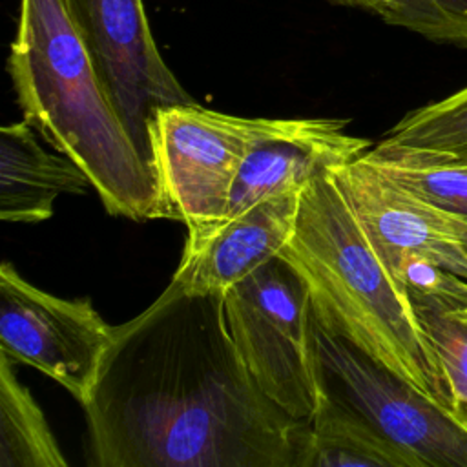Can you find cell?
I'll return each instance as SVG.
<instances>
[{"instance_id": "obj_10", "label": "cell", "mask_w": 467, "mask_h": 467, "mask_svg": "<svg viewBox=\"0 0 467 467\" xmlns=\"http://www.w3.org/2000/svg\"><path fill=\"white\" fill-rule=\"evenodd\" d=\"M348 120L306 117L277 119L244 157L234 182L226 217H235L265 197L301 192L314 179L361 157L372 142L345 133Z\"/></svg>"}, {"instance_id": "obj_20", "label": "cell", "mask_w": 467, "mask_h": 467, "mask_svg": "<svg viewBox=\"0 0 467 467\" xmlns=\"http://www.w3.org/2000/svg\"><path fill=\"white\" fill-rule=\"evenodd\" d=\"M451 312V310H449ZM451 314H454L456 317H460V319H463V321H467V306L465 308H462V310H456V312H451Z\"/></svg>"}, {"instance_id": "obj_9", "label": "cell", "mask_w": 467, "mask_h": 467, "mask_svg": "<svg viewBox=\"0 0 467 467\" xmlns=\"http://www.w3.org/2000/svg\"><path fill=\"white\" fill-rule=\"evenodd\" d=\"M330 175L392 275L403 257L421 255L467 279V217L425 202L363 157Z\"/></svg>"}, {"instance_id": "obj_5", "label": "cell", "mask_w": 467, "mask_h": 467, "mask_svg": "<svg viewBox=\"0 0 467 467\" xmlns=\"http://www.w3.org/2000/svg\"><path fill=\"white\" fill-rule=\"evenodd\" d=\"M277 119H246L177 104L155 111L150 124L151 166L168 219L197 235L226 217L230 193L252 146Z\"/></svg>"}, {"instance_id": "obj_16", "label": "cell", "mask_w": 467, "mask_h": 467, "mask_svg": "<svg viewBox=\"0 0 467 467\" xmlns=\"http://www.w3.org/2000/svg\"><path fill=\"white\" fill-rule=\"evenodd\" d=\"M383 139L467 162V86L409 111Z\"/></svg>"}, {"instance_id": "obj_1", "label": "cell", "mask_w": 467, "mask_h": 467, "mask_svg": "<svg viewBox=\"0 0 467 467\" xmlns=\"http://www.w3.org/2000/svg\"><path fill=\"white\" fill-rule=\"evenodd\" d=\"M82 407L99 467H296L308 429L254 381L223 296L175 281L115 327Z\"/></svg>"}, {"instance_id": "obj_18", "label": "cell", "mask_w": 467, "mask_h": 467, "mask_svg": "<svg viewBox=\"0 0 467 467\" xmlns=\"http://www.w3.org/2000/svg\"><path fill=\"white\" fill-rule=\"evenodd\" d=\"M387 24L441 46L467 49V0H390Z\"/></svg>"}, {"instance_id": "obj_12", "label": "cell", "mask_w": 467, "mask_h": 467, "mask_svg": "<svg viewBox=\"0 0 467 467\" xmlns=\"http://www.w3.org/2000/svg\"><path fill=\"white\" fill-rule=\"evenodd\" d=\"M27 122L0 130V219L35 224L53 215L60 195H82L93 190L88 175L55 148L38 140Z\"/></svg>"}, {"instance_id": "obj_8", "label": "cell", "mask_w": 467, "mask_h": 467, "mask_svg": "<svg viewBox=\"0 0 467 467\" xmlns=\"http://www.w3.org/2000/svg\"><path fill=\"white\" fill-rule=\"evenodd\" d=\"M69 5L133 142L151 164L155 111L195 102L193 97L164 62L142 0H69Z\"/></svg>"}, {"instance_id": "obj_15", "label": "cell", "mask_w": 467, "mask_h": 467, "mask_svg": "<svg viewBox=\"0 0 467 467\" xmlns=\"http://www.w3.org/2000/svg\"><path fill=\"white\" fill-rule=\"evenodd\" d=\"M13 365L0 352V467H66L42 409Z\"/></svg>"}, {"instance_id": "obj_3", "label": "cell", "mask_w": 467, "mask_h": 467, "mask_svg": "<svg viewBox=\"0 0 467 467\" xmlns=\"http://www.w3.org/2000/svg\"><path fill=\"white\" fill-rule=\"evenodd\" d=\"M303 279L312 314L374 361L451 412V394L407 288L365 235L330 173L301 192L297 223L281 248Z\"/></svg>"}, {"instance_id": "obj_11", "label": "cell", "mask_w": 467, "mask_h": 467, "mask_svg": "<svg viewBox=\"0 0 467 467\" xmlns=\"http://www.w3.org/2000/svg\"><path fill=\"white\" fill-rule=\"evenodd\" d=\"M301 192L265 197L235 217L223 219L197 235H186L171 281L190 294L224 296L279 255L296 230Z\"/></svg>"}, {"instance_id": "obj_2", "label": "cell", "mask_w": 467, "mask_h": 467, "mask_svg": "<svg viewBox=\"0 0 467 467\" xmlns=\"http://www.w3.org/2000/svg\"><path fill=\"white\" fill-rule=\"evenodd\" d=\"M7 73L24 120L88 175L108 213L168 219L155 171L119 113L69 0H20Z\"/></svg>"}, {"instance_id": "obj_4", "label": "cell", "mask_w": 467, "mask_h": 467, "mask_svg": "<svg viewBox=\"0 0 467 467\" xmlns=\"http://www.w3.org/2000/svg\"><path fill=\"white\" fill-rule=\"evenodd\" d=\"M223 303L232 341L254 381L286 414L308 421L325 389L299 274L277 255L228 288Z\"/></svg>"}, {"instance_id": "obj_19", "label": "cell", "mask_w": 467, "mask_h": 467, "mask_svg": "<svg viewBox=\"0 0 467 467\" xmlns=\"http://www.w3.org/2000/svg\"><path fill=\"white\" fill-rule=\"evenodd\" d=\"M330 2L339 4V5H347V7L365 9L368 13L378 15L383 22H387L390 18V13H392V2L390 0H330Z\"/></svg>"}, {"instance_id": "obj_17", "label": "cell", "mask_w": 467, "mask_h": 467, "mask_svg": "<svg viewBox=\"0 0 467 467\" xmlns=\"http://www.w3.org/2000/svg\"><path fill=\"white\" fill-rule=\"evenodd\" d=\"M409 297L445 376L451 414L467 427V321L432 297L418 294H409Z\"/></svg>"}, {"instance_id": "obj_7", "label": "cell", "mask_w": 467, "mask_h": 467, "mask_svg": "<svg viewBox=\"0 0 467 467\" xmlns=\"http://www.w3.org/2000/svg\"><path fill=\"white\" fill-rule=\"evenodd\" d=\"M115 337L88 297L64 299L0 266V352L60 383L88 403Z\"/></svg>"}, {"instance_id": "obj_13", "label": "cell", "mask_w": 467, "mask_h": 467, "mask_svg": "<svg viewBox=\"0 0 467 467\" xmlns=\"http://www.w3.org/2000/svg\"><path fill=\"white\" fill-rule=\"evenodd\" d=\"M418 467L398 445L348 405L325 394L308 420L296 467Z\"/></svg>"}, {"instance_id": "obj_6", "label": "cell", "mask_w": 467, "mask_h": 467, "mask_svg": "<svg viewBox=\"0 0 467 467\" xmlns=\"http://www.w3.org/2000/svg\"><path fill=\"white\" fill-rule=\"evenodd\" d=\"M312 310V308H310ZM325 394L348 405L418 467H467V427L312 314Z\"/></svg>"}, {"instance_id": "obj_14", "label": "cell", "mask_w": 467, "mask_h": 467, "mask_svg": "<svg viewBox=\"0 0 467 467\" xmlns=\"http://www.w3.org/2000/svg\"><path fill=\"white\" fill-rule=\"evenodd\" d=\"M361 157L425 202L467 217V162L387 139Z\"/></svg>"}]
</instances>
